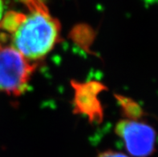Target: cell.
<instances>
[{"mask_svg":"<svg viewBox=\"0 0 158 157\" xmlns=\"http://www.w3.org/2000/svg\"><path fill=\"white\" fill-rule=\"evenodd\" d=\"M116 99L120 104L124 117L131 120H138L143 115V110L136 102L124 96L116 95Z\"/></svg>","mask_w":158,"mask_h":157,"instance_id":"5b68a950","label":"cell"},{"mask_svg":"<svg viewBox=\"0 0 158 157\" xmlns=\"http://www.w3.org/2000/svg\"><path fill=\"white\" fill-rule=\"evenodd\" d=\"M2 48H3V46H2V42L1 41V39H0V49H2Z\"/></svg>","mask_w":158,"mask_h":157,"instance_id":"9c48e42d","label":"cell"},{"mask_svg":"<svg viewBox=\"0 0 158 157\" xmlns=\"http://www.w3.org/2000/svg\"><path fill=\"white\" fill-rule=\"evenodd\" d=\"M38 64L31 63L11 46L0 49V93L22 96Z\"/></svg>","mask_w":158,"mask_h":157,"instance_id":"7a4b0ae2","label":"cell"},{"mask_svg":"<svg viewBox=\"0 0 158 157\" xmlns=\"http://www.w3.org/2000/svg\"><path fill=\"white\" fill-rule=\"evenodd\" d=\"M115 132L124 143L129 155L133 157H149L154 153L156 131L144 122L124 119L117 122Z\"/></svg>","mask_w":158,"mask_h":157,"instance_id":"3957f363","label":"cell"},{"mask_svg":"<svg viewBox=\"0 0 158 157\" xmlns=\"http://www.w3.org/2000/svg\"><path fill=\"white\" fill-rule=\"evenodd\" d=\"M3 0H0V23L3 17V9H4V4Z\"/></svg>","mask_w":158,"mask_h":157,"instance_id":"ba28073f","label":"cell"},{"mask_svg":"<svg viewBox=\"0 0 158 157\" xmlns=\"http://www.w3.org/2000/svg\"><path fill=\"white\" fill-rule=\"evenodd\" d=\"M24 18L25 14L23 13L10 10L2 17L0 23V29L3 30L7 33V35H10L18 28Z\"/></svg>","mask_w":158,"mask_h":157,"instance_id":"8992f818","label":"cell"},{"mask_svg":"<svg viewBox=\"0 0 158 157\" xmlns=\"http://www.w3.org/2000/svg\"><path fill=\"white\" fill-rule=\"evenodd\" d=\"M20 1L27 8L28 14L10 35V46L28 61L36 63L58 43L61 27L59 20L51 15L44 0Z\"/></svg>","mask_w":158,"mask_h":157,"instance_id":"6da1fadb","label":"cell"},{"mask_svg":"<svg viewBox=\"0 0 158 157\" xmlns=\"http://www.w3.org/2000/svg\"><path fill=\"white\" fill-rule=\"evenodd\" d=\"M96 157H130L126 154L120 152V151H113V150H106V151H101Z\"/></svg>","mask_w":158,"mask_h":157,"instance_id":"52a82bcc","label":"cell"},{"mask_svg":"<svg viewBox=\"0 0 158 157\" xmlns=\"http://www.w3.org/2000/svg\"><path fill=\"white\" fill-rule=\"evenodd\" d=\"M74 89V111L85 115L90 122L102 121L104 110L99 96L105 89V86L97 81L78 83L72 81Z\"/></svg>","mask_w":158,"mask_h":157,"instance_id":"277c9868","label":"cell"}]
</instances>
